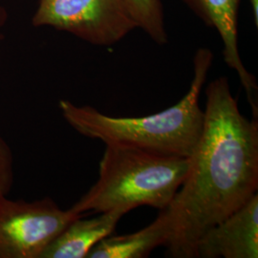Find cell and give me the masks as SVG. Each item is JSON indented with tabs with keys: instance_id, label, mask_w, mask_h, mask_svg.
Returning <instances> with one entry per match:
<instances>
[{
	"instance_id": "1",
	"label": "cell",
	"mask_w": 258,
	"mask_h": 258,
	"mask_svg": "<svg viewBox=\"0 0 258 258\" xmlns=\"http://www.w3.org/2000/svg\"><path fill=\"white\" fill-rule=\"evenodd\" d=\"M205 94L202 134L184 181L165 210L169 257L197 258L204 233L257 194V119L241 113L226 77L211 82Z\"/></svg>"
},
{
	"instance_id": "2",
	"label": "cell",
	"mask_w": 258,
	"mask_h": 258,
	"mask_svg": "<svg viewBox=\"0 0 258 258\" xmlns=\"http://www.w3.org/2000/svg\"><path fill=\"white\" fill-rule=\"evenodd\" d=\"M212 60V50L199 48L194 55L188 91L174 105L152 115L115 117L67 100H60L58 107L66 122L87 138L160 155L190 158L203 130L205 115L199 100Z\"/></svg>"
},
{
	"instance_id": "3",
	"label": "cell",
	"mask_w": 258,
	"mask_h": 258,
	"mask_svg": "<svg viewBox=\"0 0 258 258\" xmlns=\"http://www.w3.org/2000/svg\"><path fill=\"white\" fill-rule=\"evenodd\" d=\"M99 178L70 208L84 215L142 206L168 208L189 168V158L166 156L121 145H105Z\"/></svg>"
},
{
	"instance_id": "4",
	"label": "cell",
	"mask_w": 258,
	"mask_h": 258,
	"mask_svg": "<svg viewBox=\"0 0 258 258\" xmlns=\"http://www.w3.org/2000/svg\"><path fill=\"white\" fill-rule=\"evenodd\" d=\"M32 23L110 46L137 28L125 0H38Z\"/></svg>"
},
{
	"instance_id": "5",
	"label": "cell",
	"mask_w": 258,
	"mask_h": 258,
	"mask_svg": "<svg viewBox=\"0 0 258 258\" xmlns=\"http://www.w3.org/2000/svg\"><path fill=\"white\" fill-rule=\"evenodd\" d=\"M45 197L35 201L0 198V258H40L47 247L75 219Z\"/></svg>"
},
{
	"instance_id": "6",
	"label": "cell",
	"mask_w": 258,
	"mask_h": 258,
	"mask_svg": "<svg viewBox=\"0 0 258 258\" xmlns=\"http://www.w3.org/2000/svg\"><path fill=\"white\" fill-rule=\"evenodd\" d=\"M196 257H258L257 194L204 233L196 244Z\"/></svg>"
},
{
	"instance_id": "7",
	"label": "cell",
	"mask_w": 258,
	"mask_h": 258,
	"mask_svg": "<svg viewBox=\"0 0 258 258\" xmlns=\"http://www.w3.org/2000/svg\"><path fill=\"white\" fill-rule=\"evenodd\" d=\"M209 27L214 28L223 42L226 64L233 69L245 89L253 117L257 119L256 79L243 64L238 47V13L241 0H181Z\"/></svg>"
},
{
	"instance_id": "8",
	"label": "cell",
	"mask_w": 258,
	"mask_h": 258,
	"mask_svg": "<svg viewBox=\"0 0 258 258\" xmlns=\"http://www.w3.org/2000/svg\"><path fill=\"white\" fill-rule=\"evenodd\" d=\"M126 213L123 210H113L92 218H84L83 215L75 219L47 247L40 258L87 257L101 240L113 233Z\"/></svg>"
},
{
	"instance_id": "9",
	"label": "cell",
	"mask_w": 258,
	"mask_h": 258,
	"mask_svg": "<svg viewBox=\"0 0 258 258\" xmlns=\"http://www.w3.org/2000/svg\"><path fill=\"white\" fill-rule=\"evenodd\" d=\"M169 233L166 211L144 229L122 235H109L101 240L86 258H145L153 249L165 246Z\"/></svg>"
},
{
	"instance_id": "10",
	"label": "cell",
	"mask_w": 258,
	"mask_h": 258,
	"mask_svg": "<svg viewBox=\"0 0 258 258\" xmlns=\"http://www.w3.org/2000/svg\"><path fill=\"white\" fill-rule=\"evenodd\" d=\"M137 28L159 45L167 42L164 8L161 0H125Z\"/></svg>"
},
{
	"instance_id": "11",
	"label": "cell",
	"mask_w": 258,
	"mask_h": 258,
	"mask_svg": "<svg viewBox=\"0 0 258 258\" xmlns=\"http://www.w3.org/2000/svg\"><path fill=\"white\" fill-rule=\"evenodd\" d=\"M14 179V154L7 141L0 136V198L9 195Z\"/></svg>"
},
{
	"instance_id": "12",
	"label": "cell",
	"mask_w": 258,
	"mask_h": 258,
	"mask_svg": "<svg viewBox=\"0 0 258 258\" xmlns=\"http://www.w3.org/2000/svg\"><path fill=\"white\" fill-rule=\"evenodd\" d=\"M6 21H7V12H6L5 7L3 6V4L1 3V0H0V42L3 38L2 31H3V28L6 24Z\"/></svg>"
},
{
	"instance_id": "13",
	"label": "cell",
	"mask_w": 258,
	"mask_h": 258,
	"mask_svg": "<svg viewBox=\"0 0 258 258\" xmlns=\"http://www.w3.org/2000/svg\"><path fill=\"white\" fill-rule=\"evenodd\" d=\"M249 4L251 6L252 17L255 27H258V0H249Z\"/></svg>"
}]
</instances>
